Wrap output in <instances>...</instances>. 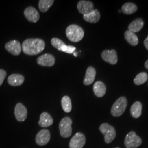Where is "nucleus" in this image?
I'll use <instances>...</instances> for the list:
<instances>
[{
    "instance_id": "1",
    "label": "nucleus",
    "mask_w": 148,
    "mask_h": 148,
    "mask_svg": "<svg viewBox=\"0 0 148 148\" xmlns=\"http://www.w3.org/2000/svg\"><path fill=\"white\" fill-rule=\"evenodd\" d=\"M45 43L40 38H29L25 40L21 46L24 53L27 55H36L41 53L45 49Z\"/></svg>"
},
{
    "instance_id": "2",
    "label": "nucleus",
    "mask_w": 148,
    "mask_h": 148,
    "mask_svg": "<svg viewBox=\"0 0 148 148\" xmlns=\"http://www.w3.org/2000/svg\"><path fill=\"white\" fill-rule=\"evenodd\" d=\"M66 35L70 41L77 42L83 38L84 36V31L79 25L72 24L66 28Z\"/></svg>"
},
{
    "instance_id": "3",
    "label": "nucleus",
    "mask_w": 148,
    "mask_h": 148,
    "mask_svg": "<svg viewBox=\"0 0 148 148\" xmlns=\"http://www.w3.org/2000/svg\"><path fill=\"white\" fill-rule=\"evenodd\" d=\"M127 100L126 97H121L117 99L112 106L111 115L114 117H119L125 112L127 108Z\"/></svg>"
},
{
    "instance_id": "4",
    "label": "nucleus",
    "mask_w": 148,
    "mask_h": 148,
    "mask_svg": "<svg viewBox=\"0 0 148 148\" xmlns=\"http://www.w3.org/2000/svg\"><path fill=\"white\" fill-rule=\"evenodd\" d=\"M101 133L104 136V140L107 144L111 143L116 138V132L115 128L107 123H103L99 127Z\"/></svg>"
},
{
    "instance_id": "5",
    "label": "nucleus",
    "mask_w": 148,
    "mask_h": 148,
    "mask_svg": "<svg viewBox=\"0 0 148 148\" xmlns=\"http://www.w3.org/2000/svg\"><path fill=\"white\" fill-rule=\"evenodd\" d=\"M73 121L69 117H65L60 122L59 128L60 136L63 138H69L72 134Z\"/></svg>"
},
{
    "instance_id": "6",
    "label": "nucleus",
    "mask_w": 148,
    "mask_h": 148,
    "mask_svg": "<svg viewBox=\"0 0 148 148\" xmlns=\"http://www.w3.org/2000/svg\"><path fill=\"white\" fill-rule=\"evenodd\" d=\"M124 143L126 148H137L142 144V140L134 131H130L126 135Z\"/></svg>"
},
{
    "instance_id": "7",
    "label": "nucleus",
    "mask_w": 148,
    "mask_h": 148,
    "mask_svg": "<svg viewBox=\"0 0 148 148\" xmlns=\"http://www.w3.org/2000/svg\"><path fill=\"white\" fill-rule=\"evenodd\" d=\"M85 134L81 132L76 133L69 142V148H82L86 144Z\"/></svg>"
},
{
    "instance_id": "8",
    "label": "nucleus",
    "mask_w": 148,
    "mask_h": 148,
    "mask_svg": "<svg viewBox=\"0 0 148 148\" xmlns=\"http://www.w3.org/2000/svg\"><path fill=\"white\" fill-rule=\"evenodd\" d=\"M51 139V133L49 130L43 129L37 133L35 142L39 146H44L47 144Z\"/></svg>"
},
{
    "instance_id": "9",
    "label": "nucleus",
    "mask_w": 148,
    "mask_h": 148,
    "mask_svg": "<svg viewBox=\"0 0 148 148\" xmlns=\"http://www.w3.org/2000/svg\"><path fill=\"white\" fill-rule=\"evenodd\" d=\"M14 115L17 121H24L27 116V108L21 103H18L14 109Z\"/></svg>"
},
{
    "instance_id": "10",
    "label": "nucleus",
    "mask_w": 148,
    "mask_h": 148,
    "mask_svg": "<svg viewBox=\"0 0 148 148\" xmlns=\"http://www.w3.org/2000/svg\"><path fill=\"white\" fill-rule=\"evenodd\" d=\"M77 8L79 13L83 15L87 14L95 10L94 5L91 1L85 0L79 1L77 3Z\"/></svg>"
},
{
    "instance_id": "11",
    "label": "nucleus",
    "mask_w": 148,
    "mask_h": 148,
    "mask_svg": "<svg viewBox=\"0 0 148 148\" xmlns=\"http://www.w3.org/2000/svg\"><path fill=\"white\" fill-rule=\"evenodd\" d=\"M101 58L107 63L111 65H115L118 62V58L116 52L114 49L111 51L104 50L101 53Z\"/></svg>"
},
{
    "instance_id": "12",
    "label": "nucleus",
    "mask_w": 148,
    "mask_h": 148,
    "mask_svg": "<svg viewBox=\"0 0 148 148\" xmlns=\"http://www.w3.org/2000/svg\"><path fill=\"white\" fill-rule=\"evenodd\" d=\"M56 62V59L53 55L45 54L40 56L37 59L38 65L43 66H52Z\"/></svg>"
},
{
    "instance_id": "13",
    "label": "nucleus",
    "mask_w": 148,
    "mask_h": 148,
    "mask_svg": "<svg viewBox=\"0 0 148 148\" xmlns=\"http://www.w3.org/2000/svg\"><path fill=\"white\" fill-rule=\"evenodd\" d=\"M5 48L8 52L14 56L19 55L22 49L21 43L16 40H13L7 43Z\"/></svg>"
},
{
    "instance_id": "14",
    "label": "nucleus",
    "mask_w": 148,
    "mask_h": 148,
    "mask_svg": "<svg viewBox=\"0 0 148 148\" xmlns=\"http://www.w3.org/2000/svg\"><path fill=\"white\" fill-rule=\"evenodd\" d=\"M24 14L27 19L32 23L37 22L40 19L39 13L32 7H29L27 8L24 12Z\"/></svg>"
},
{
    "instance_id": "15",
    "label": "nucleus",
    "mask_w": 148,
    "mask_h": 148,
    "mask_svg": "<svg viewBox=\"0 0 148 148\" xmlns=\"http://www.w3.org/2000/svg\"><path fill=\"white\" fill-rule=\"evenodd\" d=\"M53 123V118L50 115V114L47 112H43L41 114L40 120L38 121V125L40 127L46 128L51 126Z\"/></svg>"
},
{
    "instance_id": "16",
    "label": "nucleus",
    "mask_w": 148,
    "mask_h": 148,
    "mask_svg": "<svg viewBox=\"0 0 148 148\" xmlns=\"http://www.w3.org/2000/svg\"><path fill=\"white\" fill-rule=\"evenodd\" d=\"M25 78L21 74H14L11 75L8 77V82L12 86H19L22 85Z\"/></svg>"
},
{
    "instance_id": "17",
    "label": "nucleus",
    "mask_w": 148,
    "mask_h": 148,
    "mask_svg": "<svg viewBox=\"0 0 148 148\" xmlns=\"http://www.w3.org/2000/svg\"><path fill=\"white\" fill-rule=\"evenodd\" d=\"M95 75L96 71L95 69L92 66L88 67L86 70L85 79H84V85L88 86L92 84L95 81Z\"/></svg>"
},
{
    "instance_id": "18",
    "label": "nucleus",
    "mask_w": 148,
    "mask_h": 148,
    "mask_svg": "<svg viewBox=\"0 0 148 148\" xmlns=\"http://www.w3.org/2000/svg\"><path fill=\"white\" fill-rule=\"evenodd\" d=\"M83 18L85 21L91 23H96L100 20L101 14L98 10L95 9L90 13L84 15Z\"/></svg>"
},
{
    "instance_id": "19",
    "label": "nucleus",
    "mask_w": 148,
    "mask_h": 148,
    "mask_svg": "<svg viewBox=\"0 0 148 148\" xmlns=\"http://www.w3.org/2000/svg\"><path fill=\"white\" fill-rule=\"evenodd\" d=\"M144 22L142 18H137L132 21L128 26V30L134 33L140 31L144 27Z\"/></svg>"
},
{
    "instance_id": "20",
    "label": "nucleus",
    "mask_w": 148,
    "mask_h": 148,
    "mask_svg": "<svg viewBox=\"0 0 148 148\" xmlns=\"http://www.w3.org/2000/svg\"><path fill=\"white\" fill-rule=\"evenodd\" d=\"M106 91L105 84L101 81L96 82L93 86L94 93L98 97H102L106 94Z\"/></svg>"
},
{
    "instance_id": "21",
    "label": "nucleus",
    "mask_w": 148,
    "mask_h": 148,
    "mask_svg": "<svg viewBox=\"0 0 148 148\" xmlns=\"http://www.w3.org/2000/svg\"><path fill=\"white\" fill-rule=\"evenodd\" d=\"M130 112L132 116L137 119L141 116L142 112V104L139 101H136L131 107Z\"/></svg>"
},
{
    "instance_id": "22",
    "label": "nucleus",
    "mask_w": 148,
    "mask_h": 148,
    "mask_svg": "<svg viewBox=\"0 0 148 148\" xmlns=\"http://www.w3.org/2000/svg\"><path fill=\"white\" fill-rule=\"evenodd\" d=\"M125 38L131 45L135 46L138 44V38L135 33L127 30L125 32Z\"/></svg>"
},
{
    "instance_id": "23",
    "label": "nucleus",
    "mask_w": 148,
    "mask_h": 148,
    "mask_svg": "<svg viewBox=\"0 0 148 148\" xmlns=\"http://www.w3.org/2000/svg\"><path fill=\"white\" fill-rule=\"evenodd\" d=\"M138 7L135 4L128 2L122 6V12L125 14H131L137 11Z\"/></svg>"
},
{
    "instance_id": "24",
    "label": "nucleus",
    "mask_w": 148,
    "mask_h": 148,
    "mask_svg": "<svg viewBox=\"0 0 148 148\" xmlns=\"http://www.w3.org/2000/svg\"><path fill=\"white\" fill-rule=\"evenodd\" d=\"M61 104H62L63 110L65 112L69 113L71 111V109H72L71 101L68 96L67 95L64 96L61 101Z\"/></svg>"
},
{
    "instance_id": "25",
    "label": "nucleus",
    "mask_w": 148,
    "mask_h": 148,
    "mask_svg": "<svg viewBox=\"0 0 148 148\" xmlns=\"http://www.w3.org/2000/svg\"><path fill=\"white\" fill-rule=\"evenodd\" d=\"M54 2L53 0H40L38 3V8L42 12H46L51 8Z\"/></svg>"
},
{
    "instance_id": "26",
    "label": "nucleus",
    "mask_w": 148,
    "mask_h": 148,
    "mask_svg": "<svg viewBox=\"0 0 148 148\" xmlns=\"http://www.w3.org/2000/svg\"><path fill=\"white\" fill-rule=\"evenodd\" d=\"M148 79V74L146 73H140L138 74L134 79V83L136 85H142L146 82Z\"/></svg>"
},
{
    "instance_id": "27",
    "label": "nucleus",
    "mask_w": 148,
    "mask_h": 148,
    "mask_svg": "<svg viewBox=\"0 0 148 148\" xmlns=\"http://www.w3.org/2000/svg\"><path fill=\"white\" fill-rule=\"evenodd\" d=\"M51 43L54 47L57 48L59 51L65 45V43L63 41L59 39L58 38H53L51 40Z\"/></svg>"
},
{
    "instance_id": "28",
    "label": "nucleus",
    "mask_w": 148,
    "mask_h": 148,
    "mask_svg": "<svg viewBox=\"0 0 148 148\" xmlns=\"http://www.w3.org/2000/svg\"><path fill=\"white\" fill-rule=\"evenodd\" d=\"M75 50H76V47H74V46L65 45L60 49V51H62L64 52L69 53V54H73V53H74Z\"/></svg>"
},
{
    "instance_id": "29",
    "label": "nucleus",
    "mask_w": 148,
    "mask_h": 148,
    "mask_svg": "<svg viewBox=\"0 0 148 148\" xmlns=\"http://www.w3.org/2000/svg\"><path fill=\"white\" fill-rule=\"evenodd\" d=\"M7 76V73L5 70L0 69V86L2 85Z\"/></svg>"
},
{
    "instance_id": "30",
    "label": "nucleus",
    "mask_w": 148,
    "mask_h": 148,
    "mask_svg": "<svg viewBox=\"0 0 148 148\" xmlns=\"http://www.w3.org/2000/svg\"><path fill=\"white\" fill-rule=\"evenodd\" d=\"M144 46H145V47L146 48V49L148 50V35L147 37L146 38V39L144 40Z\"/></svg>"
},
{
    "instance_id": "31",
    "label": "nucleus",
    "mask_w": 148,
    "mask_h": 148,
    "mask_svg": "<svg viewBox=\"0 0 148 148\" xmlns=\"http://www.w3.org/2000/svg\"><path fill=\"white\" fill-rule=\"evenodd\" d=\"M145 68H147V69H148V60H147L146 62H145Z\"/></svg>"
},
{
    "instance_id": "32",
    "label": "nucleus",
    "mask_w": 148,
    "mask_h": 148,
    "mask_svg": "<svg viewBox=\"0 0 148 148\" xmlns=\"http://www.w3.org/2000/svg\"><path fill=\"white\" fill-rule=\"evenodd\" d=\"M73 54H74V56H75V57H76V56H77V53H75V52H74Z\"/></svg>"
},
{
    "instance_id": "33",
    "label": "nucleus",
    "mask_w": 148,
    "mask_h": 148,
    "mask_svg": "<svg viewBox=\"0 0 148 148\" xmlns=\"http://www.w3.org/2000/svg\"><path fill=\"white\" fill-rule=\"evenodd\" d=\"M118 148V147H117V148Z\"/></svg>"
}]
</instances>
